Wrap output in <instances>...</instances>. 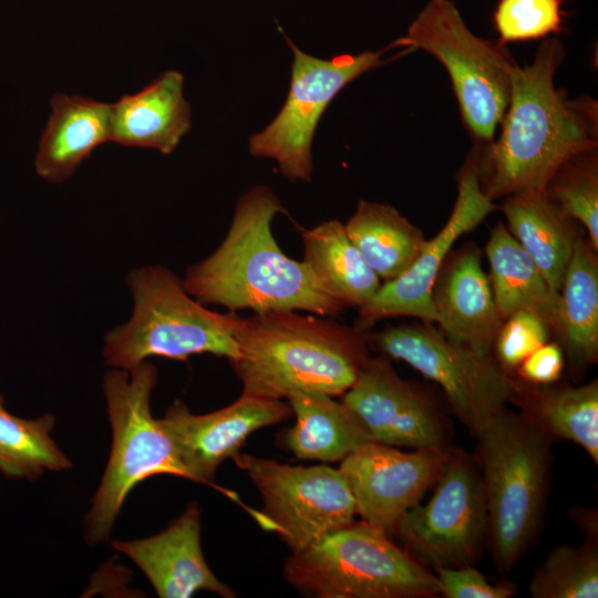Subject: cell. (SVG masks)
Instances as JSON below:
<instances>
[{"mask_svg": "<svg viewBox=\"0 0 598 598\" xmlns=\"http://www.w3.org/2000/svg\"><path fill=\"white\" fill-rule=\"evenodd\" d=\"M373 442L413 448L443 447L444 426L430 398L402 379L385 355L368 358L341 400Z\"/></svg>", "mask_w": 598, "mask_h": 598, "instance_id": "9a60e30c", "label": "cell"}, {"mask_svg": "<svg viewBox=\"0 0 598 598\" xmlns=\"http://www.w3.org/2000/svg\"><path fill=\"white\" fill-rule=\"evenodd\" d=\"M35 156L37 174L50 183L70 178L80 164L110 142L111 104L56 93Z\"/></svg>", "mask_w": 598, "mask_h": 598, "instance_id": "ffe728a7", "label": "cell"}, {"mask_svg": "<svg viewBox=\"0 0 598 598\" xmlns=\"http://www.w3.org/2000/svg\"><path fill=\"white\" fill-rule=\"evenodd\" d=\"M476 436L493 557L497 568L506 571L522 556L540 517L549 474V435L527 416L505 408Z\"/></svg>", "mask_w": 598, "mask_h": 598, "instance_id": "8992f818", "label": "cell"}, {"mask_svg": "<svg viewBox=\"0 0 598 598\" xmlns=\"http://www.w3.org/2000/svg\"><path fill=\"white\" fill-rule=\"evenodd\" d=\"M529 594L533 598H597L596 548L590 544L556 547L535 571Z\"/></svg>", "mask_w": 598, "mask_h": 598, "instance_id": "f546056e", "label": "cell"}, {"mask_svg": "<svg viewBox=\"0 0 598 598\" xmlns=\"http://www.w3.org/2000/svg\"><path fill=\"white\" fill-rule=\"evenodd\" d=\"M343 226L364 261L384 281L402 275L426 240L419 227L383 203L359 200Z\"/></svg>", "mask_w": 598, "mask_h": 598, "instance_id": "d4e9b609", "label": "cell"}, {"mask_svg": "<svg viewBox=\"0 0 598 598\" xmlns=\"http://www.w3.org/2000/svg\"><path fill=\"white\" fill-rule=\"evenodd\" d=\"M184 76L171 70L141 91L111 104L110 141L126 147L171 154L190 130V107Z\"/></svg>", "mask_w": 598, "mask_h": 598, "instance_id": "d6986e66", "label": "cell"}, {"mask_svg": "<svg viewBox=\"0 0 598 598\" xmlns=\"http://www.w3.org/2000/svg\"><path fill=\"white\" fill-rule=\"evenodd\" d=\"M126 283L133 311L104 336L107 365L131 370L152 357L184 361L204 353L237 358L235 331L240 318L206 308L169 268L142 266L128 272Z\"/></svg>", "mask_w": 598, "mask_h": 598, "instance_id": "277c9868", "label": "cell"}, {"mask_svg": "<svg viewBox=\"0 0 598 598\" xmlns=\"http://www.w3.org/2000/svg\"><path fill=\"white\" fill-rule=\"evenodd\" d=\"M563 365L560 347L555 343H545L520 363L519 373L532 383L548 384L560 378Z\"/></svg>", "mask_w": 598, "mask_h": 598, "instance_id": "836d02e7", "label": "cell"}, {"mask_svg": "<svg viewBox=\"0 0 598 598\" xmlns=\"http://www.w3.org/2000/svg\"><path fill=\"white\" fill-rule=\"evenodd\" d=\"M229 361L243 392L288 399L297 392L342 395L369 358L364 331L324 316L269 310L240 318Z\"/></svg>", "mask_w": 598, "mask_h": 598, "instance_id": "3957f363", "label": "cell"}, {"mask_svg": "<svg viewBox=\"0 0 598 598\" xmlns=\"http://www.w3.org/2000/svg\"><path fill=\"white\" fill-rule=\"evenodd\" d=\"M441 333L452 343L489 354L503 324L476 248L444 261L432 288Z\"/></svg>", "mask_w": 598, "mask_h": 598, "instance_id": "ac0fdd59", "label": "cell"}, {"mask_svg": "<svg viewBox=\"0 0 598 598\" xmlns=\"http://www.w3.org/2000/svg\"><path fill=\"white\" fill-rule=\"evenodd\" d=\"M563 18L561 0H499L494 24L499 41L506 44L558 33Z\"/></svg>", "mask_w": 598, "mask_h": 598, "instance_id": "4dcf8cb0", "label": "cell"}, {"mask_svg": "<svg viewBox=\"0 0 598 598\" xmlns=\"http://www.w3.org/2000/svg\"><path fill=\"white\" fill-rule=\"evenodd\" d=\"M368 347L436 382L457 417L477 435L514 396V383L488 354L450 342L431 323L364 331Z\"/></svg>", "mask_w": 598, "mask_h": 598, "instance_id": "30bf717a", "label": "cell"}, {"mask_svg": "<svg viewBox=\"0 0 598 598\" xmlns=\"http://www.w3.org/2000/svg\"><path fill=\"white\" fill-rule=\"evenodd\" d=\"M55 419L44 414L23 419L11 413L0 394V473L10 480H37L45 471L72 467L51 436Z\"/></svg>", "mask_w": 598, "mask_h": 598, "instance_id": "4316f807", "label": "cell"}, {"mask_svg": "<svg viewBox=\"0 0 598 598\" xmlns=\"http://www.w3.org/2000/svg\"><path fill=\"white\" fill-rule=\"evenodd\" d=\"M533 416L548 435L581 446L598 463V382L580 386L535 389L529 394Z\"/></svg>", "mask_w": 598, "mask_h": 598, "instance_id": "83f0119b", "label": "cell"}, {"mask_svg": "<svg viewBox=\"0 0 598 598\" xmlns=\"http://www.w3.org/2000/svg\"><path fill=\"white\" fill-rule=\"evenodd\" d=\"M320 392H297L287 400L296 416L285 443L300 460L342 461L372 439L358 416L341 401Z\"/></svg>", "mask_w": 598, "mask_h": 598, "instance_id": "603a6c76", "label": "cell"}, {"mask_svg": "<svg viewBox=\"0 0 598 598\" xmlns=\"http://www.w3.org/2000/svg\"><path fill=\"white\" fill-rule=\"evenodd\" d=\"M556 332L576 364L598 357V258L590 243L579 237L560 289Z\"/></svg>", "mask_w": 598, "mask_h": 598, "instance_id": "484cf974", "label": "cell"}, {"mask_svg": "<svg viewBox=\"0 0 598 598\" xmlns=\"http://www.w3.org/2000/svg\"><path fill=\"white\" fill-rule=\"evenodd\" d=\"M233 460L261 496L262 509L255 516L291 553L354 522L355 501L340 468L292 466L240 453Z\"/></svg>", "mask_w": 598, "mask_h": 598, "instance_id": "8fae6325", "label": "cell"}, {"mask_svg": "<svg viewBox=\"0 0 598 598\" xmlns=\"http://www.w3.org/2000/svg\"><path fill=\"white\" fill-rule=\"evenodd\" d=\"M391 47L420 49L439 60L448 73L474 147L493 142L518 66L505 43L475 35L453 0H427Z\"/></svg>", "mask_w": 598, "mask_h": 598, "instance_id": "ba28073f", "label": "cell"}, {"mask_svg": "<svg viewBox=\"0 0 598 598\" xmlns=\"http://www.w3.org/2000/svg\"><path fill=\"white\" fill-rule=\"evenodd\" d=\"M546 194L570 218L581 224L598 249V147L565 162L548 182Z\"/></svg>", "mask_w": 598, "mask_h": 598, "instance_id": "f1b7e54d", "label": "cell"}, {"mask_svg": "<svg viewBox=\"0 0 598 598\" xmlns=\"http://www.w3.org/2000/svg\"><path fill=\"white\" fill-rule=\"evenodd\" d=\"M291 414L289 403L243 392L231 404L206 414H194L177 400L159 421L188 480L210 485L219 465L238 454L252 432L285 421Z\"/></svg>", "mask_w": 598, "mask_h": 598, "instance_id": "2e32d148", "label": "cell"}, {"mask_svg": "<svg viewBox=\"0 0 598 598\" xmlns=\"http://www.w3.org/2000/svg\"><path fill=\"white\" fill-rule=\"evenodd\" d=\"M507 229L534 260L554 292L559 293L578 236L574 219L543 192L505 197Z\"/></svg>", "mask_w": 598, "mask_h": 598, "instance_id": "44dd1931", "label": "cell"}, {"mask_svg": "<svg viewBox=\"0 0 598 598\" xmlns=\"http://www.w3.org/2000/svg\"><path fill=\"white\" fill-rule=\"evenodd\" d=\"M287 43L293 55L288 96L277 116L250 137L249 153L275 159L290 182H309L312 140L321 115L347 84L391 61L384 54L393 48L324 60L302 52L288 38Z\"/></svg>", "mask_w": 598, "mask_h": 598, "instance_id": "9c48e42d", "label": "cell"}, {"mask_svg": "<svg viewBox=\"0 0 598 598\" xmlns=\"http://www.w3.org/2000/svg\"><path fill=\"white\" fill-rule=\"evenodd\" d=\"M112 546L143 571L161 598H188L198 590H208L224 598L236 597L205 560L200 545V511L194 502L156 535L114 540Z\"/></svg>", "mask_w": 598, "mask_h": 598, "instance_id": "e0dca14e", "label": "cell"}, {"mask_svg": "<svg viewBox=\"0 0 598 598\" xmlns=\"http://www.w3.org/2000/svg\"><path fill=\"white\" fill-rule=\"evenodd\" d=\"M156 382L157 369L148 360L131 370L112 368L103 377L112 447L84 519L90 544L109 540L126 497L141 482L158 474L188 480L171 436L151 413Z\"/></svg>", "mask_w": 598, "mask_h": 598, "instance_id": "5b68a950", "label": "cell"}, {"mask_svg": "<svg viewBox=\"0 0 598 598\" xmlns=\"http://www.w3.org/2000/svg\"><path fill=\"white\" fill-rule=\"evenodd\" d=\"M556 38L540 42L533 62L517 66L499 134L474 147L478 181L492 200L524 192H543L573 156L598 147L597 102L587 95L568 99L554 79L565 59Z\"/></svg>", "mask_w": 598, "mask_h": 598, "instance_id": "6da1fadb", "label": "cell"}, {"mask_svg": "<svg viewBox=\"0 0 598 598\" xmlns=\"http://www.w3.org/2000/svg\"><path fill=\"white\" fill-rule=\"evenodd\" d=\"M274 190L256 185L236 203L229 229L219 246L190 265L183 285L200 303L229 310H302L336 317L344 306L328 293L310 268L278 246L271 223L283 212Z\"/></svg>", "mask_w": 598, "mask_h": 598, "instance_id": "7a4b0ae2", "label": "cell"}, {"mask_svg": "<svg viewBox=\"0 0 598 598\" xmlns=\"http://www.w3.org/2000/svg\"><path fill=\"white\" fill-rule=\"evenodd\" d=\"M486 256L493 296L502 320L519 311L532 312L556 331L560 295L551 290L534 260L503 223L492 229Z\"/></svg>", "mask_w": 598, "mask_h": 598, "instance_id": "7402d4cb", "label": "cell"}, {"mask_svg": "<svg viewBox=\"0 0 598 598\" xmlns=\"http://www.w3.org/2000/svg\"><path fill=\"white\" fill-rule=\"evenodd\" d=\"M303 259L318 282L344 307H361L381 286L338 219L302 231Z\"/></svg>", "mask_w": 598, "mask_h": 598, "instance_id": "cb8c5ba5", "label": "cell"}, {"mask_svg": "<svg viewBox=\"0 0 598 598\" xmlns=\"http://www.w3.org/2000/svg\"><path fill=\"white\" fill-rule=\"evenodd\" d=\"M497 206L481 188L473 157L464 166L453 210L442 229L425 240L414 262L399 277L381 283L375 295L359 307L357 328L367 331L375 322L394 317H414L435 322L432 288L450 250Z\"/></svg>", "mask_w": 598, "mask_h": 598, "instance_id": "4fadbf2b", "label": "cell"}, {"mask_svg": "<svg viewBox=\"0 0 598 598\" xmlns=\"http://www.w3.org/2000/svg\"><path fill=\"white\" fill-rule=\"evenodd\" d=\"M425 504H416L394 533L408 553L434 568L473 563L487 533V506L482 477L470 457L450 453Z\"/></svg>", "mask_w": 598, "mask_h": 598, "instance_id": "7c38bea8", "label": "cell"}, {"mask_svg": "<svg viewBox=\"0 0 598 598\" xmlns=\"http://www.w3.org/2000/svg\"><path fill=\"white\" fill-rule=\"evenodd\" d=\"M286 580L317 598H420L441 595L430 570L365 522L336 529L283 565Z\"/></svg>", "mask_w": 598, "mask_h": 598, "instance_id": "52a82bcc", "label": "cell"}, {"mask_svg": "<svg viewBox=\"0 0 598 598\" xmlns=\"http://www.w3.org/2000/svg\"><path fill=\"white\" fill-rule=\"evenodd\" d=\"M447 455L444 447L402 452L372 441L344 457L339 468L353 494L357 514L390 536L436 481Z\"/></svg>", "mask_w": 598, "mask_h": 598, "instance_id": "5bb4252c", "label": "cell"}, {"mask_svg": "<svg viewBox=\"0 0 598 598\" xmlns=\"http://www.w3.org/2000/svg\"><path fill=\"white\" fill-rule=\"evenodd\" d=\"M547 323L526 311L513 313L504 320L495 340L501 363L507 368L519 365L532 352L547 342Z\"/></svg>", "mask_w": 598, "mask_h": 598, "instance_id": "1f68e13d", "label": "cell"}, {"mask_svg": "<svg viewBox=\"0 0 598 598\" xmlns=\"http://www.w3.org/2000/svg\"><path fill=\"white\" fill-rule=\"evenodd\" d=\"M435 570L441 595L446 598H508L515 595L511 585L491 582L470 565Z\"/></svg>", "mask_w": 598, "mask_h": 598, "instance_id": "d6a6232c", "label": "cell"}]
</instances>
